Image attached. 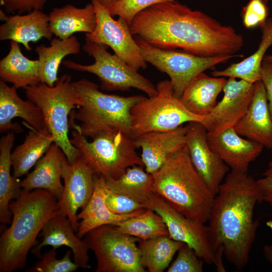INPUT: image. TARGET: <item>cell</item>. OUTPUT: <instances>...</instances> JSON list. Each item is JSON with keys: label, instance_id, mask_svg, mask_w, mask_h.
<instances>
[{"label": "cell", "instance_id": "d590c367", "mask_svg": "<svg viewBox=\"0 0 272 272\" xmlns=\"http://www.w3.org/2000/svg\"><path fill=\"white\" fill-rule=\"evenodd\" d=\"M176 1L177 0H119L106 8L112 17H121L130 25L134 17L142 10L153 5Z\"/></svg>", "mask_w": 272, "mask_h": 272}, {"label": "cell", "instance_id": "bcb514c9", "mask_svg": "<svg viewBox=\"0 0 272 272\" xmlns=\"http://www.w3.org/2000/svg\"><path fill=\"white\" fill-rule=\"evenodd\" d=\"M0 15H1V20L2 21H5L7 18H8V16H6V15L5 14V13L3 11H2V10H1L0 11Z\"/></svg>", "mask_w": 272, "mask_h": 272}, {"label": "cell", "instance_id": "7c38bea8", "mask_svg": "<svg viewBox=\"0 0 272 272\" xmlns=\"http://www.w3.org/2000/svg\"><path fill=\"white\" fill-rule=\"evenodd\" d=\"M90 1L96 15V25L93 32L86 33L85 40L110 47L114 54L137 71L146 69L147 62L132 37L130 25L120 17L114 20L97 0Z\"/></svg>", "mask_w": 272, "mask_h": 272}, {"label": "cell", "instance_id": "cb8c5ba5", "mask_svg": "<svg viewBox=\"0 0 272 272\" xmlns=\"http://www.w3.org/2000/svg\"><path fill=\"white\" fill-rule=\"evenodd\" d=\"M94 189L93 193L82 211L77 214L78 220H81L77 235L82 239L91 230L104 225L113 224L145 212L147 209H142L129 214L120 215L112 213L105 203L107 189L104 176L94 175Z\"/></svg>", "mask_w": 272, "mask_h": 272}, {"label": "cell", "instance_id": "603a6c76", "mask_svg": "<svg viewBox=\"0 0 272 272\" xmlns=\"http://www.w3.org/2000/svg\"><path fill=\"white\" fill-rule=\"evenodd\" d=\"M52 36L49 27V15L42 10L9 16L0 26L1 41H16L23 44L27 51L32 50L30 42H36L42 38L51 40Z\"/></svg>", "mask_w": 272, "mask_h": 272}, {"label": "cell", "instance_id": "836d02e7", "mask_svg": "<svg viewBox=\"0 0 272 272\" xmlns=\"http://www.w3.org/2000/svg\"><path fill=\"white\" fill-rule=\"evenodd\" d=\"M123 233L142 240L165 235L169 236L168 228L162 217L155 212L147 209L138 216L116 222L113 224Z\"/></svg>", "mask_w": 272, "mask_h": 272}, {"label": "cell", "instance_id": "74e56055", "mask_svg": "<svg viewBox=\"0 0 272 272\" xmlns=\"http://www.w3.org/2000/svg\"><path fill=\"white\" fill-rule=\"evenodd\" d=\"M269 14L267 0H249L241 12L244 26L247 28L265 25Z\"/></svg>", "mask_w": 272, "mask_h": 272}, {"label": "cell", "instance_id": "9c48e42d", "mask_svg": "<svg viewBox=\"0 0 272 272\" xmlns=\"http://www.w3.org/2000/svg\"><path fill=\"white\" fill-rule=\"evenodd\" d=\"M108 47L86 41L82 49L93 58L94 63L84 65L65 60L62 64L67 69L96 76L103 90L125 91L133 88L144 92L148 97L158 94L156 86L115 54L109 52Z\"/></svg>", "mask_w": 272, "mask_h": 272}, {"label": "cell", "instance_id": "7a4b0ae2", "mask_svg": "<svg viewBox=\"0 0 272 272\" xmlns=\"http://www.w3.org/2000/svg\"><path fill=\"white\" fill-rule=\"evenodd\" d=\"M259 191L256 180L247 173L231 170L215 195L208 221L210 243L215 252L222 248L237 269L247 264L259 225L254 219Z\"/></svg>", "mask_w": 272, "mask_h": 272}, {"label": "cell", "instance_id": "ab89813d", "mask_svg": "<svg viewBox=\"0 0 272 272\" xmlns=\"http://www.w3.org/2000/svg\"><path fill=\"white\" fill-rule=\"evenodd\" d=\"M47 0H0L1 6L8 13L18 12L19 14L33 10H42Z\"/></svg>", "mask_w": 272, "mask_h": 272}, {"label": "cell", "instance_id": "1f68e13d", "mask_svg": "<svg viewBox=\"0 0 272 272\" xmlns=\"http://www.w3.org/2000/svg\"><path fill=\"white\" fill-rule=\"evenodd\" d=\"M105 180L110 191L144 204L145 207L153 192V176L145 171L142 166L129 167L118 178L107 177Z\"/></svg>", "mask_w": 272, "mask_h": 272}, {"label": "cell", "instance_id": "ac0fdd59", "mask_svg": "<svg viewBox=\"0 0 272 272\" xmlns=\"http://www.w3.org/2000/svg\"><path fill=\"white\" fill-rule=\"evenodd\" d=\"M186 126L167 131H151L134 138L137 148L142 149L141 159L146 171H158L172 155L185 146Z\"/></svg>", "mask_w": 272, "mask_h": 272}, {"label": "cell", "instance_id": "e575fe53", "mask_svg": "<svg viewBox=\"0 0 272 272\" xmlns=\"http://www.w3.org/2000/svg\"><path fill=\"white\" fill-rule=\"evenodd\" d=\"M72 250H67L63 257L57 259L56 249H52L42 255L41 259L27 271L30 272H73L79 266L71 258Z\"/></svg>", "mask_w": 272, "mask_h": 272}, {"label": "cell", "instance_id": "7402d4cb", "mask_svg": "<svg viewBox=\"0 0 272 272\" xmlns=\"http://www.w3.org/2000/svg\"><path fill=\"white\" fill-rule=\"evenodd\" d=\"M66 160L61 149L53 143L36 163L33 170L20 181L21 187L27 191L45 189L59 199L63 189L61 178Z\"/></svg>", "mask_w": 272, "mask_h": 272}, {"label": "cell", "instance_id": "c3c4849f", "mask_svg": "<svg viewBox=\"0 0 272 272\" xmlns=\"http://www.w3.org/2000/svg\"><path fill=\"white\" fill-rule=\"evenodd\" d=\"M266 225L267 227L270 228L272 230V220H269L266 222Z\"/></svg>", "mask_w": 272, "mask_h": 272}, {"label": "cell", "instance_id": "4dcf8cb0", "mask_svg": "<svg viewBox=\"0 0 272 272\" xmlns=\"http://www.w3.org/2000/svg\"><path fill=\"white\" fill-rule=\"evenodd\" d=\"M261 41L256 51L243 60L230 64L223 70L212 72L213 77L239 78L253 84L261 80L260 67L267 49L272 45V19H268L261 29Z\"/></svg>", "mask_w": 272, "mask_h": 272}, {"label": "cell", "instance_id": "ffe728a7", "mask_svg": "<svg viewBox=\"0 0 272 272\" xmlns=\"http://www.w3.org/2000/svg\"><path fill=\"white\" fill-rule=\"evenodd\" d=\"M17 89L0 80L1 132L23 131L19 124L12 122L15 117L22 118L28 125L35 129L47 128L41 109L30 100L22 99L18 95Z\"/></svg>", "mask_w": 272, "mask_h": 272}, {"label": "cell", "instance_id": "f6af8a7d", "mask_svg": "<svg viewBox=\"0 0 272 272\" xmlns=\"http://www.w3.org/2000/svg\"><path fill=\"white\" fill-rule=\"evenodd\" d=\"M101 5L105 7H107L113 3L119 0H97Z\"/></svg>", "mask_w": 272, "mask_h": 272}, {"label": "cell", "instance_id": "52a82bcc", "mask_svg": "<svg viewBox=\"0 0 272 272\" xmlns=\"http://www.w3.org/2000/svg\"><path fill=\"white\" fill-rule=\"evenodd\" d=\"M72 83L71 75L64 74L58 77L52 87L41 83L24 89L28 100L41 109L54 143L61 149L70 163L81 157L80 151L72 144L68 134L69 116L78 108Z\"/></svg>", "mask_w": 272, "mask_h": 272}, {"label": "cell", "instance_id": "8992f818", "mask_svg": "<svg viewBox=\"0 0 272 272\" xmlns=\"http://www.w3.org/2000/svg\"><path fill=\"white\" fill-rule=\"evenodd\" d=\"M69 125L73 129L72 144L79 150L81 157L95 175L117 179L128 167L144 165L136 151L134 138L130 133L122 130L104 132L89 142L73 118H70Z\"/></svg>", "mask_w": 272, "mask_h": 272}, {"label": "cell", "instance_id": "d6a6232c", "mask_svg": "<svg viewBox=\"0 0 272 272\" xmlns=\"http://www.w3.org/2000/svg\"><path fill=\"white\" fill-rule=\"evenodd\" d=\"M183 244L165 235L141 240L138 246L141 263L150 272H162Z\"/></svg>", "mask_w": 272, "mask_h": 272}, {"label": "cell", "instance_id": "f35d334b", "mask_svg": "<svg viewBox=\"0 0 272 272\" xmlns=\"http://www.w3.org/2000/svg\"><path fill=\"white\" fill-rule=\"evenodd\" d=\"M105 203L112 213L120 215H127L140 209H146L144 204L123 195L114 193L108 187Z\"/></svg>", "mask_w": 272, "mask_h": 272}, {"label": "cell", "instance_id": "e0dca14e", "mask_svg": "<svg viewBox=\"0 0 272 272\" xmlns=\"http://www.w3.org/2000/svg\"><path fill=\"white\" fill-rule=\"evenodd\" d=\"M240 136L234 127L217 134L208 132L211 148L231 170L247 173L250 164L260 155L264 147Z\"/></svg>", "mask_w": 272, "mask_h": 272}, {"label": "cell", "instance_id": "5b68a950", "mask_svg": "<svg viewBox=\"0 0 272 272\" xmlns=\"http://www.w3.org/2000/svg\"><path fill=\"white\" fill-rule=\"evenodd\" d=\"M72 86L78 110H73L70 117L80 122L77 126L84 136L92 140L106 131L122 130L130 133L131 108L144 96L106 94L86 79L72 82Z\"/></svg>", "mask_w": 272, "mask_h": 272}, {"label": "cell", "instance_id": "60d3db41", "mask_svg": "<svg viewBox=\"0 0 272 272\" xmlns=\"http://www.w3.org/2000/svg\"><path fill=\"white\" fill-rule=\"evenodd\" d=\"M262 176L256 180L259 191L258 203L265 201L272 207V160L268 163Z\"/></svg>", "mask_w": 272, "mask_h": 272}, {"label": "cell", "instance_id": "f546056e", "mask_svg": "<svg viewBox=\"0 0 272 272\" xmlns=\"http://www.w3.org/2000/svg\"><path fill=\"white\" fill-rule=\"evenodd\" d=\"M14 141L13 131L8 132L0 140V222L3 224L11 222L10 201L19 197L23 190L18 178L11 174V150Z\"/></svg>", "mask_w": 272, "mask_h": 272}, {"label": "cell", "instance_id": "83f0119b", "mask_svg": "<svg viewBox=\"0 0 272 272\" xmlns=\"http://www.w3.org/2000/svg\"><path fill=\"white\" fill-rule=\"evenodd\" d=\"M30 128L22 144L11 153L13 175L19 178L26 174L35 165L54 143V138L47 128L35 129Z\"/></svg>", "mask_w": 272, "mask_h": 272}, {"label": "cell", "instance_id": "7dc6e473", "mask_svg": "<svg viewBox=\"0 0 272 272\" xmlns=\"http://www.w3.org/2000/svg\"><path fill=\"white\" fill-rule=\"evenodd\" d=\"M263 58L272 62V54L265 55Z\"/></svg>", "mask_w": 272, "mask_h": 272}, {"label": "cell", "instance_id": "8d00e7d4", "mask_svg": "<svg viewBox=\"0 0 272 272\" xmlns=\"http://www.w3.org/2000/svg\"><path fill=\"white\" fill-rule=\"evenodd\" d=\"M204 260L195 251L184 243L178 251L176 258L168 269V272H202Z\"/></svg>", "mask_w": 272, "mask_h": 272}, {"label": "cell", "instance_id": "9a60e30c", "mask_svg": "<svg viewBox=\"0 0 272 272\" xmlns=\"http://www.w3.org/2000/svg\"><path fill=\"white\" fill-rule=\"evenodd\" d=\"M94 175L92 169L81 157L73 163L67 160L64 163L61 174L63 189L58 199L57 210L67 217L76 232L79 226L77 211L86 205L93 193Z\"/></svg>", "mask_w": 272, "mask_h": 272}, {"label": "cell", "instance_id": "ee69618b", "mask_svg": "<svg viewBox=\"0 0 272 272\" xmlns=\"http://www.w3.org/2000/svg\"><path fill=\"white\" fill-rule=\"evenodd\" d=\"M263 254L272 266V244L265 245L263 247Z\"/></svg>", "mask_w": 272, "mask_h": 272}, {"label": "cell", "instance_id": "6da1fadb", "mask_svg": "<svg viewBox=\"0 0 272 272\" xmlns=\"http://www.w3.org/2000/svg\"><path fill=\"white\" fill-rule=\"evenodd\" d=\"M133 36L164 49L181 48L205 57L234 55L242 48V36L200 11L177 1L148 7L130 24Z\"/></svg>", "mask_w": 272, "mask_h": 272}, {"label": "cell", "instance_id": "44dd1931", "mask_svg": "<svg viewBox=\"0 0 272 272\" xmlns=\"http://www.w3.org/2000/svg\"><path fill=\"white\" fill-rule=\"evenodd\" d=\"M234 128L240 135L272 149V118L261 80L254 83V94L249 108Z\"/></svg>", "mask_w": 272, "mask_h": 272}, {"label": "cell", "instance_id": "8fae6325", "mask_svg": "<svg viewBox=\"0 0 272 272\" xmlns=\"http://www.w3.org/2000/svg\"><path fill=\"white\" fill-rule=\"evenodd\" d=\"M134 38L143 59L169 77L174 94L178 98L187 84L198 74L235 56H201L173 49L161 48L149 44L138 36Z\"/></svg>", "mask_w": 272, "mask_h": 272}, {"label": "cell", "instance_id": "30bf717a", "mask_svg": "<svg viewBox=\"0 0 272 272\" xmlns=\"http://www.w3.org/2000/svg\"><path fill=\"white\" fill-rule=\"evenodd\" d=\"M84 239L97 259L96 272H145L136 243L142 239L107 224L93 229Z\"/></svg>", "mask_w": 272, "mask_h": 272}, {"label": "cell", "instance_id": "4fadbf2b", "mask_svg": "<svg viewBox=\"0 0 272 272\" xmlns=\"http://www.w3.org/2000/svg\"><path fill=\"white\" fill-rule=\"evenodd\" d=\"M146 208L154 211L162 217L170 238L186 243L206 263L214 264L215 252L209 239L208 226L205 223L186 217L154 192L150 195Z\"/></svg>", "mask_w": 272, "mask_h": 272}, {"label": "cell", "instance_id": "2e32d148", "mask_svg": "<svg viewBox=\"0 0 272 272\" xmlns=\"http://www.w3.org/2000/svg\"><path fill=\"white\" fill-rule=\"evenodd\" d=\"M186 143L191 161L212 192L216 195L230 167L213 151L206 127L197 121L186 125Z\"/></svg>", "mask_w": 272, "mask_h": 272}, {"label": "cell", "instance_id": "f1b7e54d", "mask_svg": "<svg viewBox=\"0 0 272 272\" xmlns=\"http://www.w3.org/2000/svg\"><path fill=\"white\" fill-rule=\"evenodd\" d=\"M80 49L81 44L74 35L65 39L56 37L50 40L49 46L41 44L36 47L41 83L53 86L58 79V72L63 58L69 55L78 54Z\"/></svg>", "mask_w": 272, "mask_h": 272}, {"label": "cell", "instance_id": "681fc988", "mask_svg": "<svg viewBox=\"0 0 272 272\" xmlns=\"http://www.w3.org/2000/svg\"><path fill=\"white\" fill-rule=\"evenodd\" d=\"M271 154H272V149L271 150Z\"/></svg>", "mask_w": 272, "mask_h": 272}, {"label": "cell", "instance_id": "5bb4252c", "mask_svg": "<svg viewBox=\"0 0 272 272\" xmlns=\"http://www.w3.org/2000/svg\"><path fill=\"white\" fill-rule=\"evenodd\" d=\"M224 96L201 123L210 134L234 127L247 111L252 101L254 84L229 77L223 88Z\"/></svg>", "mask_w": 272, "mask_h": 272}, {"label": "cell", "instance_id": "ba28073f", "mask_svg": "<svg viewBox=\"0 0 272 272\" xmlns=\"http://www.w3.org/2000/svg\"><path fill=\"white\" fill-rule=\"evenodd\" d=\"M158 94L143 98L135 103L130 112V134L135 138L151 131H167L191 121L201 123L205 116L189 111L173 92L170 80L159 82Z\"/></svg>", "mask_w": 272, "mask_h": 272}, {"label": "cell", "instance_id": "d6986e66", "mask_svg": "<svg viewBox=\"0 0 272 272\" xmlns=\"http://www.w3.org/2000/svg\"><path fill=\"white\" fill-rule=\"evenodd\" d=\"M74 231L67 217L58 213L49 219L43 226L39 235L42 240L32 248V254L40 259L42 257L41 250L43 246L49 245L57 249L65 246L72 250L74 262L79 267L90 268L89 248L84 240L75 235Z\"/></svg>", "mask_w": 272, "mask_h": 272}, {"label": "cell", "instance_id": "7bdbcfd3", "mask_svg": "<svg viewBox=\"0 0 272 272\" xmlns=\"http://www.w3.org/2000/svg\"><path fill=\"white\" fill-rule=\"evenodd\" d=\"M215 262L214 264L216 267V269L219 272H225L226 269L223 263L222 256L224 255L223 251L222 248H218L215 251Z\"/></svg>", "mask_w": 272, "mask_h": 272}, {"label": "cell", "instance_id": "b9f144b4", "mask_svg": "<svg viewBox=\"0 0 272 272\" xmlns=\"http://www.w3.org/2000/svg\"><path fill=\"white\" fill-rule=\"evenodd\" d=\"M261 80L266 91L268 108L272 118V62L263 59L260 67Z\"/></svg>", "mask_w": 272, "mask_h": 272}, {"label": "cell", "instance_id": "484cf974", "mask_svg": "<svg viewBox=\"0 0 272 272\" xmlns=\"http://www.w3.org/2000/svg\"><path fill=\"white\" fill-rule=\"evenodd\" d=\"M226 81L224 78L211 77L201 73L187 84L179 99L192 113L207 116L216 106Z\"/></svg>", "mask_w": 272, "mask_h": 272}, {"label": "cell", "instance_id": "3957f363", "mask_svg": "<svg viewBox=\"0 0 272 272\" xmlns=\"http://www.w3.org/2000/svg\"><path fill=\"white\" fill-rule=\"evenodd\" d=\"M58 199L42 189H23L10 204V227L0 237V272H12L26 265L30 250L47 221L58 213Z\"/></svg>", "mask_w": 272, "mask_h": 272}, {"label": "cell", "instance_id": "277c9868", "mask_svg": "<svg viewBox=\"0 0 272 272\" xmlns=\"http://www.w3.org/2000/svg\"><path fill=\"white\" fill-rule=\"evenodd\" d=\"M152 175L153 192L190 219L208 221L215 195L194 168L185 146Z\"/></svg>", "mask_w": 272, "mask_h": 272}, {"label": "cell", "instance_id": "d4e9b609", "mask_svg": "<svg viewBox=\"0 0 272 272\" xmlns=\"http://www.w3.org/2000/svg\"><path fill=\"white\" fill-rule=\"evenodd\" d=\"M48 15L51 33L61 39L69 38L76 32L92 33L96 25V15L91 2L84 8L71 4L54 8Z\"/></svg>", "mask_w": 272, "mask_h": 272}, {"label": "cell", "instance_id": "4316f807", "mask_svg": "<svg viewBox=\"0 0 272 272\" xmlns=\"http://www.w3.org/2000/svg\"><path fill=\"white\" fill-rule=\"evenodd\" d=\"M38 59L31 60L21 52L19 43L11 40L9 53L0 60L1 80L16 89L41 83Z\"/></svg>", "mask_w": 272, "mask_h": 272}]
</instances>
